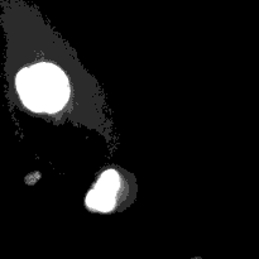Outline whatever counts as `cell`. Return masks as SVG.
<instances>
[{
  "mask_svg": "<svg viewBox=\"0 0 259 259\" xmlns=\"http://www.w3.org/2000/svg\"><path fill=\"white\" fill-rule=\"evenodd\" d=\"M17 86L24 104L37 111H56L66 104L70 95L67 79L62 71L48 63L22 71Z\"/></svg>",
  "mask_w": 259,
  "mask_h": 259,
  "instance_id": "6da1fadb",
  "label": "cell"
},
{
  "mask_svg": "<svg viewBox=\"0 0 259 259\" xmlns=\"http://www.w3.org/2000/svg\"><path fill=\"white\" fill-rule=\"evenodd\" d=\"M121 178L115 171L109 170L100 177L99 182L87 196V205L95 210L107 211L115 204Z\"/></svg>",
  "mask_w": 259,
  "mask_h": 259,
  "instance_id": "7a4b0ae2",
  "label": "cell"
}]
</instances>
